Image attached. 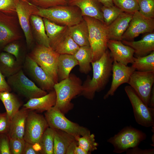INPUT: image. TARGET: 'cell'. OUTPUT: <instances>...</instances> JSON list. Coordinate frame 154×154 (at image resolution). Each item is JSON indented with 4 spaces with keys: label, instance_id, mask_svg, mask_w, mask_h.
I'll return each instance as SVG.
<instances>
[{
    "label": "cell",
    "instance_id": "obj_34",
    "mask_svg": "<svg viewBox=\"0 0 154 154\" xmlns=\"http://www.w3.org/2000/svg\"><path fill=\"white\" fill-rule=\"evenodd\" d=\"M95 137L94 134L90 133L82 137H75V139L78 146L89 154L97 149L98 143L96 141Z\"/></svg>",
    "mask_w": 154,
    "mask_h": 154
},
{
    "label": "cell",
    "instance_id": "obj_32",
    "mask_svg": "<svg viewBox=\"0 0 154 154\" xmlns=\"http://www.w3.org/2000/svg\"><path fill=\"white\" fill-rule=\"evenodd\" d=\"M54 129L48 127L44 132L39 142L40 153L53 154Z\"/></svg>",
    "mask_w": 154,
    "mask_h": 154
},
{
    "label": "cell",
    "instance_id": "obj_15",
    "mask_svg": "<svg viewBox=\"0 0 154 154\" xmlns=\"http://www.w3.org/2000/svg\"><path fill=\"white\" fill-rule=\"evenodd\" d=\"M24 66L28 75L40 88L44 91L54 90L53 81L29 55L26 58Z\"/></svg>",
    "mask_w": 154,
    "mask_h": 154
},
{
    "label": "cell",
    "instance_id": "obj_45",
    "mask_svg": "<svg viewBox=\"0 0 154 154\" xmlns=\"http://www.w3.org/2000/svg\"><path fill=\"white\" fill-rule=\"evenodd\" d=\"M11 88L5 79V76L0 70V92L8 91L10 92Z\"/></svg>",
    "mask_w": 154,
    "mask_h": 154
},
{
    "label": "cell",
    "instance_id": "obj_3",
    "mask_svg": "<svg viewBox=\"0 0 154 154\" xmlns=\"http://www.w3.org/2000/svg\"><path fill=\"white\" fill-rule=\"evenodd\" d=\"M87 25L89 41L92 53V62L98 60L107 50L109 40L107 26L94 18L83 16Z\"/></svg>",
    "mask_w": 154,
    "mask_h": 154
},
{
    "label": "cell",
    "instance_id": "obj_40",
    "mask_svg": "<svg viewBox=\"0 0 154 154\" xmlns=\"http://www.w3.org/2000/svg\"><path fill=\"white\" fill-rule=\"evenodd\" d=\"M16 0H0V11L7 14L16 15Z\"/></svg>",
    "mask_w": 154,
    "mask_h": 154
},
{
    "label": "cell",
    "instance_id": "obj_44",
    "mask_svg": "<svg viewBox=\"0 0 154 154\" xmlns=\"http://www.w3.org/2000/svg\"><path fill=\"white\" fill-rule=\"evenodd\" d=\"M125 152L126 154H154V149H142L137 146L129 149Z\"/></svg>",
    "mask_w": 154,
    "mask_h": 154
},
{
    "label": "cell",
    "instance_id": "obj_35",
    "mask_svg": "<svg viewBox=\"0 0 154 154\" xmlns=\"http://www.w3.org/2000/svg\"><path fill=\"white\" fill-rule=\"evenodd\" d=\"M101 9L104 23L107 26L110 25L123 12L114 5L109 7L103 5Z\"/></svg>",
    "mask_w": 154,
    "mask_h": 154
},
{
    "label": "cell",
    "instance_id": "obj_24",
    "mask_svg": "<svg viewBox=\"0 0 154 154\" xmlns=\"http://www.w3.org/2000/svg\"><path fill=\"white\" fill-rule=\"evenodd\" d=\"M68 35L80 47L90 46L87 25L83 19L78 24L67 27Z\"/></svg>",
    "mask_w": 154,
    "mask_h": 154
},
{
    "label": "cell",
    "instance_id": "obj_6",
    "mask_svg": "<svg viewBox=\"0 0 154 154\" xmlns=\"http://www.w3.org/2000/svg\"><path fill=\"white\" fill-rule=\"evenodd\" d=\"M60 55L51 47L38 44L29 56L56 84L58 82L57 66Z\"/></svg>",
    "mask_w": 154,
    "mask_h": 154
},
{
    "label": "cell",
    "instance_id": "obj_39",
    "mask_svg": "<svg viewBox=\"0 0 154 154\" xmlns=\"http://www.w3.org/2000/svg\"><path fill=\"white\" fill-rule=\"evenodd\" d=\"M26 141L24 139L10 138V148L11 154H23Z\"/></svg>",
    "mask_w": 154,
    "mask_h": 154
},
{
    "label": "cell",
    "instance_id": "obj_2",
    "mask_svg": "<svg viewBox=\"0 0 154 154\" xmlns=\"http://www.w3.org/2000/svg\"><path fill=\"white\" fill-rule=\"evenodd\" d=\"M54 90L56 95L54 106L64 114L72 109L73 105L71 100L77 96L80 95L83 87L80 79L71 74L68 78L55 84Z\"/></svg>",
    "mask_w": 154,
    "mask_h": 154
},
{
    "label": "cell",
    "instance_id": "obj_10",
    "mask_svg": "<svg viewBox=\"0 0 154 154\" xmlns=\"http://www.w3.org/2000/svg\"><path fill=\"white\" fill-rule=\"evenodd\" d=\"M154 82V70L140 72L135 70L128 83L147 106Z\"/></svg>",
    "mask_w": 154,
    "mask_h": 154
},
{
    "label": "cell",
    "instance_id": "obj_8",
    "mask_svg": "<svg viewBox=\"0 0 154 154\" xmlns=\"http://www.w3.org/2000/svg\"><path fill=\"white\" fill-rule=\"evenodd\" d=\"M124 90L130 102L137 123L146 127L154 126V108L146 106L130 86H125Z\"/></svg>",
    "mask_w": 154,
    "mask_h": 154
},
{
    "label": "cell",
    "instance_id": "obj_31",
    "mask_svg": "<svg viewBox=\"0 0 154 154\" xmlns=\"http://www.w3.org/2000/svg\"><path fill=\"white\" fill-rule=\"evenodd\" d=\"M131 64V66L137 71L154 70V51L145 56L134 57Z\"/></svg>",
    "mask_w": 154,
    "mask_h": 154
},
{
    "label": "cell",
    "instance_id": "obj_37",
    "mask_svg": "<svg viewBox=\"0 0 154 154\" xmlns=\"http://www.w3.org/2000/svg\"><path fill=\"white\" fill-rule=\"evenodd\" d=\"M138 11L144 16L151 18H154V0H137Z\"/></svg>",
    "mask_w": 154,
    "mask_h": 154
},
{
    "label": "cell",
    "instance_id": "obj_22",
    "mask_svg": "<svg viewBox=\"0 0 154 154\" xmlns=\"http://www.w3.org/2000/svg\"><path fill=\"white\" fill-rule=\"evenodd\" d=\"M29 112L28 109L23 108L19 110L11 121L7 135L9 138L23 139L26 119Z\"/></svg>",
    "mask_w": 154,
    "mask_h": 154
},
{
    "label": "cell",
    "instance_id": "obj_52",
    "mask_svg": "<svg viewBox=\"0 0 154 154\" xmlns=\"http://www.w3.org/2000/svg\"><path fill=\"white\" fill-rule=\"evenodd\" d=\"M28 0V1L29 0Z\"/></svg>",
    "mask_w": 154,
    "mask_h": 154
},
{
    "label": "cell",
    "instance_id": "obj_46",
    "mask_svg": "<svg viewBox=\"0 0 154 154\" xmlns=\"http://www.w3.org/2000/svg\"><path fill=\"white\" fill-rule=\"evenodd\" d=\"M33 148V145L26 142L23 154H38Z\"/></svg>",
    "mask_w": 154,
    "mask_h": 154
},
{
    "label": "cell",
    "instance_id": "obj_51",
    "mask_svg": "<svg viewBox=\"0 0 154 154\" xmlns=\"http://www.w3.org/2000/svg\"><path fill=\"white\" fill-rule=\"evenodd\" d=\"M154 133H153L151 137V140L153 143V144H154Z\"/></svg>",
    "mask_w": 154,
    "mask_h": 154
},
{
    "label": "cell",
    "instance_id": "obj_11",
    "mask_svg": "<svg viewBox=\"0 0 154 154\" xmlns=\"http://www.w3.org/2000/svg\"><path fill=\"white\" fill-rule=\"evenodd\" d=\"M16 10L19 22L24 34L27 44L30 46L33 41L30 17L32 15H36L38 7L27 0H16Z\"/></svg>",
    "mask_w": 154,
    "mask_h": 154
},
{
    "label": "cell",
    "instance_id": "obj_36",
    "mask_svg": "<svg viewBox=\"0 0 154 154\" xmlns=\"http://www.w3.org/2000/svg\"><path fill=\"white\" fill-rule=\"evenodd\" d=\"M114 5L123 11L133 14L138 11L137 0H113Z\"/></svg>",
    "mask_w": 154,
    "mask_h": 154
},
{
    "label": "cell",
    "instance_id": "obj_25",
    "mask_svg": "<svg viewBox=\"0 0 154 154\" xmlns=\"http://www.w3.org/2000/svg\"><path fill=\"white\" fill-rule=\"evenodd\" d=\"M78 65V61L73 55L60 54L57 66L58 82L68 78L72 69Z\"/></svg>",
    "mask_w": 154,
    "mask_h": 154
},
{
    "label": "cell",
    "instance_id": "obj_49",
    "mask_svg": "<svg viewBox=\"0 0 154 154\" xmlns=\"http://www.w3.org/2000/svg\"><path fill=\"white\" fill-rule=\"evenodd\" d=\"M149 106L154 108V86H153L149 98Z\"/></svg>",
    "mask_w": 154,
    "mask_h": 154
},
{
    "label": "cell",
    "instance_id": "obj_43",
    "mask_svg": "<svg viewBox=\"0 0 154 154\" xmlns=\"http://www.w3.org/2000/svg\"><path fill=\"white\" fill-rule=\"evenodd\" d=\"M4 50L13 55L17 60L19 61V46L18 44L15 43H10L5 46Z\"/></svg>",
    "mask_w": 154,
    "mask_h": 154
},
{
    "label": "cell",
    "instance_id": "obj_50",
    "mask_svg": "<svg viewBox=\"0 0 154 154\" xmlns=\"http://www.w3.org/2000/svg\"><path fill=\"white\" fill-rule=\"evenodd\" d=\"M75 154H88V153L78 145L76 147Z\"/></svg>",
    "mask_w": 154,
    "mask_h": 154
},
{
    "label": "cell",
    "instance_id": "obj_5",
    "mask_svg": "<svg viewBox=\"0 0 154 154\" xmlns=\"http://www.w3.org/2000/svg\"><path fill=\"white\" fill-rule=\"evenodd\" d=\"M146 134L131 125L126 126L107 141L112 145L113 152L121 153L128 149L138 146L147 138Z\"/></svg>",
    "mask_w": 154,
    "mask_h": 154
},
{
    "label": "cell",
    "instance_id": "obj_28",
    "mask_svg": "<svg viewBox=\"0 0 154 154\" xmlns=\"http://www.w3.org/2000/svg\"><path fill=\"white\" fill-rule=\"evenodd\" d=\"M19 61L13 55L7 52L0 54V70L5 76L9 77L20 70Z\"/></svg>",
    "mask_w": 154,
    "mask_h": 154
},
{
    "label": "cell",
    "instance_id": "obj_21",
    "mask_svg": "<svg viewBox=\"0 0 154 154\" xmlns=\"http://www.w3.org/2000/svg\"><path fill=\"white\" fill-rule=\"evenodd\" d=\"M124 44L131 47L134 51L135 57L146 56L154 51V32L148 33L137 41L121 40Z\"/></svg>",
    "mask_w": 154,
    "mask_h": 154
},
{
    "label": "cell",
    "instance_id": "obj_9",
    "mask_svg": "<svg viewBox=\"0 0 154 154\" xmlns=\"http://www.w3.org/2000/svg\"><path fill=\"white\" fill-rule=\"evenodd\" d=\"M7 82L11 89L29 99L40 97L47 94L28 78L21 70L8 77Z\"/></svg>",
    "mask_w": 154,
    "mask_h": 154
},
{
    "label": "cell",
    "instance_id": "obj_42",
    "mask_svg": "<svg viewBox=\"0 0 154 154\" xmlns=\"http://www.w3.org/2000/svg\"><path fill=\"white\" fill-rule=\"evenodd\" d=\"M10 138L7 134L0 135V154H11Z\"/></svg>",
    "mask_w": 154,
    "mask_h": 154
},
{
    "label": "cell",
    "instance_id": "obj_16",
    "mask_svg": "<svg viewBox=\"0 0 154 154\" xmlns=\"http://www.w3.org/2000/svg\"><path fill=\"white\" fill-rule=\"evenodd\" d=\"M135 69L114 60L113 63L112 81L110 88L104 96V100L114 96L118 88L121 84L128 83L130 77Z\"/></svg>",
    "mask_w": 154,
    "mask_h": 154
},
{
    "label": "cell",
    "instance_id": "obj_48",
    "mask_svg": "<svg viewBox=\"0 0 154 154\" xmlns=\"http://www.w3.org/2000/svg\"><path fill=\"white\" fill-rule=\"evenodd\" d=\"M103 5L107 7H109L114 5L113 0H97Z\"/></svg>",
    "mask_w": 154,
    "mask_h": 154
},
{
    "label": "cell",
    "instance_id": "obj_29",
    "mask_svg": "<svg viewBox=\"0 0 154 154\" xmlns=\"http://www.w3.org/2000/svg\"><path fill=\"white\" fill-rule=\"evenodd\" d=\"M73 55L78 61L80 71L85 74L88 73L91 70L90 63L92 60V53L90 46L80 47Z\"/></svg>",
    "mask_w": 154,
    "mask_h": 154
},
{
    "label": "cell",
    "instance_id": "obj_14",
    "mask_svg": "<svg viewBox=\"0 0 154 154\" xmlns=\"http://www.w3.org/2000/svg\"><path fill=\"white\" fill-rule=\"evenodd\" d=\"M154 18L145 17L138 11L133 14L128 27L123 35L122 40L133 41L140 34L153 32Z\"/></svg>",
    "mask_w": 154,
    "mask_h": 154
},
{
    "label": "cell",
    "instance_id": "obj_4",
    "mask_svg": "<svg viewBox=\"0 0 154 154\" xmlns=\"http://www.w3.org/2000/svg\"><path fill=\"white\" fill-rule=\"evenodd\" d=\"M37 7L36 15L68 27L76 24L83 19L80 10L76 6L66 5L46 9Z\"/></svg>",
    "mask_w": 154,
    "mask_h": 154
},
{
    "label": "cell",
    "instance_id": "obj_27",
    "mask_svg": "<svg viewBox=\"0 0 154 154\" xmlns=\"http://www.w3.org/2000/svg\"><path fill=\"white\" fill-rule=\"evenodd\" d=\"M30 23L33 34L38 44L50 47L49 39L46 33L42 17L37 15H32Z\"/></svg>",
    "mask_w": 154,
    "mask_h": 154
},
{
    "label": "cell",
    "instance_id": "obj_26",
    "mask_svg": "<svg viewBox=\"0 0 154 154\" xmlns=\"http://www.w3.org/2000/svg\"><path fill=\"white\" fill-rule=\"evenodd\" d=\"M54 129L53 154H66L69 146L76 140L75 137L62 130Z\"/></svg>",
    "mask_w": 154,
    "mask_h": 154
},
{
    "label": "cell",
    "instance_id": "obj_12",
    "mask_svg": "<svg viewBox=\"0 0 154 154\" xmlns=\"http://www.w3.org/2000/svg\"><path fill=\"white\" fill-rule=\"evenodd\" d=\"M49 127L44 117L33 112H29L23 139L31 144L39 143L46 129Z\"/></svg>",
    "mask_w": 154,
    "mask_h": 154
},
{
    "label": "cell",
    "instance_id": "obj_23",
    "mask_svg": "<svg viewBox=\"0 0 154 154\" xmlns=\"http://www.w3.org/2000/svg\"><path fill=\"white\" fill-rule=\"evenodd\" d=\"M56 101V94L53 90L44 96L29 99L23 105L24 108L40 112L46 111L55 106Z\"/></svg>",
    "mask_w": 154,
    "mask_h": 154
},
{
    "label": "cell",
    "instance_id": "obj_38",
    "mask_svg": "<svg viewBox=\"0 0 154 154\" xmlns=\"http://www.w3.org/2000/svg\"><path fill=\"white\" fill-rule=\"evenodd\" d=\"M32 3L36 6L42 8L68 5V0H31Z\"/></svg>",
    "mask_w": 154,
    "mask_h": 154
},
{
    "label": "cell",
    "instance_id": "obj_13",
    "mask_svg": "<svg viewBox=\"0 0 154 154\" xmlns=\"http://www.w3.org/2000/svg\"><path fill=\"white\" fill-rule=\"evenodd\" d=\"M15 15L0 11V45H6L22 37Z\"/></svg>",
    "mask_w": 154,
    "mask_h": 154
},
{
    "label": "cell",
    "instance_id": "obj_20",
    "mask_svg": "<svg viewBox=\"0 0 154 154\" xmlns=\"http://www.w3.org/2000/svg\"><path fill=\"white\" fill-rule=\"evenodd\" d=\"M133 14L123 12L110 25L107 26L109 40L121 41Z\"/></svg>",
    "mask_w": 154,
    "mask_h": 154
},
{
    "label": "cell",
    "instance_id": "obj_19",
    "mask_svg": "<svg viewBox=\"0 0 154 154\" xmlns=\"http://www.w3.org/2000/svg\"><path fill=\"white\" fill-rule=\"evenodd\" d=\"M67 29L50 43V47L60 54L74 55L80 46L68 35Z\"/></svg>",
    "mask_w": 154,
    "mask_h": 154
},
{
    "label": "cell",
    "instance_id": "obj_33",
    "mask_svg": "<svg viewBox=\"0 0 154 154\" xmlns=\"http://www.w3.org/2000/svg\"><path fill=\"white\" fill-rule=\"evenodd\" d=\"M42 19L46 33L49 39L50 43L58 37L67 27L66 26L57 24L46 18H43Z\"/></svg>",
    "mask_w": 154,
    "mask_h": 154
},
{
    "label": "cell",
    "instance_id": "obj_53",
    "mask_svg": "<svg viewBox=\"0 0 154 154\" xmlns=\"http://www.w3.org/2000/svg\"></svg>",
    "mask_w": 154,
    "mask_h": 154
},
{
    "label": "cell",
    "instance_id": "obj_47",
    "mask_svg": "<svg viewBox=\"0 0 154 154\" xmlns=\"http://www.w3.org/2000/svg\"><path fill=\"white\" fill-rule=\"evenodd\" d=\"M78 145L77 142L75 140L69 146L67 149L66 154H75L76 149Z\"/></svg>",
    "mask_w": 154,
    "mask_h": 154
},
{
    "label": "cell",
    "instance_id": "obj_7",
    "mask_svg": "<svg viewBox=\"0 0 154 154\" xmlns=\"http://www.w3.org/2000/svg\"><path fill=\"white\" fill-rule=\"evenodd\" d=\"M45 116L49 127L63 131L75 137L91 133L86 128L69 120L64 114L54 106L46 111Z\"/></svg>",
    "mask_w": 154,
    "mask_h": 154
},
{
    "label": "cell",
    "instance_id": "obj_18",
    "mask_svg": "<svg viewBox=\"0 0 154 154\" xmlns=\"http://www.w3.org/2000/svg\"><path fill=\"white\" fill-rule=\"evenodd\" d=\"M67 5L78 7L83 16L94 18L104 23L102 6L97 0H68Z\"/></svg>",
    "mask_w": 154,
    "mask_h": 154
},
{
    "label": "cell",
    "instance_id": "obj_30",
    "mask_svg": "<svg viewBox=\"0 0 154 154\" xmlns=\"http://www.w3.org/2000/svg\"><path fill=\"white\" fill-rule=\"evenodd\" d=\"M0 100L4 104L6 112L11 121L19 110L20 103L16 97L8 91L0 92Z\"/></svg>",
    "mask_w": 154,
    "mask_h": 154
},
{
    "label": "cell",
    "instance_id": "obj_17",
    "mask_svg": "<svg viewBox=\"0 0 154 154\" xmlns=\"http://www.w3.org/2000/svg\"><path fill=\"white\" fill-rule=\"evenodd\" d=\"M107 47L110 50L114 60L127 65L133 61L134 51L131 47L123 44L121 41L109 40Z\"/></svg>",
    "mask_w": 154,
    "mask_h": 154
},
{
    "label": "cell",
    "instance_id": "obj_41",
    "mask_svg": "<svg viewBox=\"0 0 154 154\" xmlns=\"http://www.w3.org/2000/svg\"><path fill=\"white\" fill-rule=\"evenodd\" d=\"M11 121L6 112L0 114V135L7 134L10 125Z\"/></svg>",
    "mask_w": 154,
    "mask_h": 154
},
{
    "label": "cell",
    "instance_id": "obj_1",
    "mask_svg": "<svg viewBox=\"0 0 154 154\" xmlns=\"http://www.w3.org/2000/svg\"><path fill=\"white\" fill-rule=\"evenodd\" d=\"M114 60L110 52L107 50L98 60L91 62L93 76H88L82 84L83 90L80 95L92 100L96 92L103 90L108 83L112 74Z\"/></svg>",
    "mask_w": 154,
    "mask_h": 154
}]
</instances>
